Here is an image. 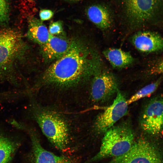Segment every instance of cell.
<instances>
[{
	"label": "cell",
	"mask_w": 163,
	"mask_h": 163,
	"mask_svg": "<svg viewBox=\"0 0 163 163\" xmlns=\"http://www.w3.org/2000/svg\"><path fill=\"white\" fill-rule=\"evenodd\" d=\"M16 149L15 143L0 135V163H8Z\"/></svg>",
	"instance_id": "cell-16"
},
{
	"label": "cell",
	"mask_w": 163,
	"mask_h": 163,
	"mask_svg": "<svg viewBox=\"0 0 163 163\" xmlns=\"http://www.w3.org/2000/svg\"><path fill=\"white\" fill-rule=\"evenodd\" d=\"M103 53L114 68L120 69L130 65L134 59L128 52L120 49L110 48L104 50Z\"/></svg>",
	"instance_id": "cell-15"
},
{
	"label": "cell",
	"mask_w": 163,
	"mask_h": 163,
	"mask_svg": "<svg viewBox=\"0 0 163 163\" xmlns=\"http://www.w3.org/2000/svg\"><path fill=\"white\" fill-rule=\"evenodd\" d=\"M109 163H163V157L154 145L140 139L134 141L126 152L114 158Z\"/></svg>",
	"instance_id": "cell-5"
},
{
	"label": "cell",
	"mask_w": 163,
	"mask_h": 163,
	"mask_svg": "<svg viewBox=\"0 0 163 163\" xmlns=\"http://www.w3.org/2000/svg\"><path fill=\"white\" fill-rule=\"evenodd\" d=\"M30 133L34 163H72L68 157L56 155L44 149L36 134L31 130Z\"/></svg>",
	"instance_id": "cell-12"
},
{
	"label": "cell",
	"mask_w": 163,
	"mask_h": 163,
	"mask_svg": "<svg viewBox=\"0 0 163 163\" xmlns=\"http://www.w3.org/2000/svg\"><path fill=\"white\" fill-rule=\"evenodd\" d=\"M26 46L20 33L14 30L0 29V79L15 81L16 62L24 55Z\"/></svg>",
	"instance_id": "cell-2"
},
{
	"label": "cell",
	"mask_w": 163,
	"mask_h": 163,
	"mask_svg": "<svg viewBox=\"0 0 163 163\" xmlns=\"http://www.w3.org/2000/svg\"><path fill=\"white\" fill-rule=\"evenodd\" d=\"M151 72L155 75L163 74V59L152 68Z\"/></svg>",
	"instance_id": "cell-21"
},
{
	"label": "cell",
	"mask_w": 163,
	"mask_h": 163,
	"mask_svg": "<svg viewBox=\"0 0 163 163\" xmlns=\"http://www.w3.org/2000/svg\"><path fill=\"white\" fill-rule=\"evenodd\" d=\"M118 83L115 76L110 72L101 71L92 78L91 95L96 102L104 101L117 92Z\"/></svg>",
	"instance_id": "cell-9"
},
{
	"label": "cell",
	"mask_w": 163,
	"mask_h": 163,
	"mask_svg": "<svg viewBox=\"0 0 163 163\" xmlns=\"http://www.w3.org/2000/svg\"><path fill=\"white\" fill-rule=\"evenodd\" d=\"M128 105L124 96L118 89L112 104L96 119L94 123L95 130L99 133L105 132L126 114Z\"/></svg>",
	"instance_id": "cell-6"
},
{
	"label": "cell",
	"mask_w": 163,
	"mask_h": 163,
	"mask_svg": "<svg viewBox=\"0 0 163 163\" xmlns=\"http://www.w3.org/2000/svg\"><path fill=\"white\" fill-rule=\"evenodd\" d=\"M141 126L142 129L152 135L163 132V99L157 98L150 101L142 115Z\"/></svg>",
	"instance_id": "cell-8"
},
{
	"label": "cell",
	"mask_w": 163,
	"mask_h": 163,
	"mask_svg": "<svg viewBox=\"0 0 163 163\" xmlns=\"http://www.w3.org/2000/svg\"><path fill=\"white\" fill-rule=\"evenodd\" d=\"M53 15V12L49 9H42L39 12V17L42 21L50 20L52 18Z\"/></svg>",
	"instance_id": "cell-20"
},
{
	"label": "cell",
	"mask_w": 163,
	"mask_h": 163,
	"mask_svg": "<svg viewBox=\"0 0 163 163\" xmlns=\"http://www.w3.org/2000/svg\"><path fill=\"white\" fill-rule=\"evenodd\" d=\"M27 36L31 40L42 46L47 42L50 34L40 20L32 17L28 20Z\"/></svg>",
	"instance_id": "cell-14"
},
{
	"label": "cell",
	"mask_w": 163,
	"mask_h": 163,
	"mask_svg": "<svg viewBox=\"0 0 163 163\" xmlns=\"http://www.w3.org/2000/svg\"><path fill=\"white\" fill-rule=\"evenodd\" d=\"M68 2H78L80 1L81 0H65Z\"/></svg>",
	"instance_id": "cell-22"
},
{
	"label": "cell",
	"mask_w": 163,
	"mask_h": 163,
	"mask_svg": "<svg viewBox=\"0 0 163 163\" xmlns=\"http://www.w3.org/2000/svg\"><path fill=\"white\" fill-rule=\"evenodd\" d=\"M161 82V79H158L142 88L126 100L128 105L153 94L157 89Z\"/></svg>",
	"instance_id": "cell-17"
},
{
	"label": "cell",
	"mask_w": 163,
	"mask_h": 163,
	"mask_svg": "<svg viewBox=\"0 0 163 163\" xmlns=\"http://www.w3.org/2000/svg\"><path fill=\"white\" fill-rule=\"evenodd\" d=\"M34 117L43 133L56 149L65 151L69 142V127L65 120L57 113L34 104Z\"/></svg>",
	"instance_id": "cell-3"
},
{
	"label": "cell",
	"mask_w": 163,
	"mask_h": 163,
	"mask_svg": "<svg viewBox=\"0 0 163 163\" xmlns=\"http://www.w3.org/2000/svg\"><path fill=\"white\" fill-rule=\"evenodd\" d=\"M131 41L135 48L142 52L151 53L163 49V38L155 32H138L133 35Z\"/></svg>",
	"instance_id": "cell-10"
},
{
	"label": "cell",
	"mask_w": 163,
	"mask_h": 163,
	"mask_svg": "<svg viewBox=\"0 0 163 163\" xmlns=\"http://www.w3.org/2000/svg\"><path fill=\"white\" fill-rule=\"evenodd\" d=\"M86 13L89 20L99 28L105 30L111 26L112 16L106 7L99 5H91L87 8Z\"/></svg>",
	"instance_id": "cell-13"
},
{
	"label": "cell",
	"mask_w": 163,
	"mask_h": 163,
	"mask_svg": "<svg viewBox=\"0 0 163 163\" xmlns=\"http://www.w3.org/2000/svg\"><path fill=\"white\" fill-rule=\"evenodd\" d=\"M104 133L99 152L92 161L121 156L129 149L134 141L133 131L127 126H113Z\"/></svg>",
	"instance_id": "cell-4"
},
{
	"label": "cell",
	"mask_w": 163,
	"mask_h": 163,
	"mask_svg": "<svg viewBox=\"0 0 163 163\" xmlns=\"http://www.w3.org/2000/svg\"><path fill=\"white\" fill-rule=\"evenodd\" d=\"M9 12L8 0H0V25L7 24L9 20Z\"/></svg>",
	"instance_id": "cell-18"
},
{
	"label": "cell",
	"mask_w": 163,
	"mask_h": 163,
	"mask_svg": "<svg viewBox=\"0 0 163 163\" xmlns=\"http://www.w3.org/2000/svg\"><path fill=\"white\" fill-rule=\"evenodd\" d=\"M102 66L96 51L82 41L72 40L66 53L46 70L42 80L46 84L70 87L93 78Z\"/></svg>",
	"instance_id": "cell-1"
},
{
	"label": "cell",
	"mask_w": 163,
	"mask_h": 163,
	"mask_svg": "<svg viewBox=\"0 0 163 163\" xmlns=\"http://www.w3.org/2000/svg\"><path fill=\"white\" fill-rule=\"evenodd\" d=\"M72 40L61 36L50 34L47 42L41 46V52L46 61L56 60L62 57L68 50Z\"/></svg>",
	"instance_id": "cell-11"
},
{
	"label": "cell",
	"mask_w": 163,
	"mask_h": 163,
	"mask_svg": "<svg viewBox=\"0 0 163 163\" xmlns=\"http://www.w3.org/2000/svg\"><path fill=\"white\" fill-rule=\"evenodd\" d=\"M160 0H125L126 14L131 24L137 25L149 21L157 10Z\"/></svg>",
	"instance_id": "cell-7"
},
{
	"label": "cell",
	"mask_w": 163,
	"mask_h": 163,
	"mask_svg": "<svg viewBox=\"0 0 163 163\" xmlns=\"http://www.w3.org/2000/svg\"><path fill=\"white\" fill-rule=\"evenodd\" d=\"M48 30L50 34L60 36L63 32L62 22L58 21L52 23L49 26Z\"/></svg>",
	"instance_id": "cell-19"
}]
</instances>
